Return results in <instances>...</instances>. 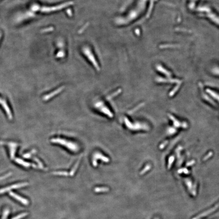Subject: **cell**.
<instances>
[{"label": "cell", "mask_w": 219, "mask_h": 219, "mask_svg": "<svg viewBox=\"0 0 219 219\" xmlns=\"http://www.w3.org/2000/svg\"><path fill=\"white\" fill-rule=\"evenodd\" d=\"M27 213H23L21 215H19L18 216H17L16 217H15L13 219H20L21 218H22L23 217H25V216H27Z\"/></svg>", "instance_id": "277c9868"}, {"label": "cell", "mask_w": 219, "mask_h": 219, "mask_svg": "<svg viewBox=\"0 0 219 219\" xmlns=\"http://www.w3.org/2000/svg\"><path fill=\"white\" fill-rule=\"evenodd\" d=\"M0 105H2L3 108L4 109L5 113H6L7 115L8 116L9 119L10 120H12L13 119V115L9 107L7 101L4 99H3L1 97H0Z\"/></svg>", "instance_id": "6da1fadb"}, {"label": "cell", "mask_w": 219, "mask_h": 219, "mask_svg": "<svg viewBox=\"0 0 219 219\" xmlns=\"http://www.w3.org/2000/svg\"><path fill=\"white\" fill-rule=\"evenodd\" d=\"M28 184L26 183H22L16 184H13L12 185L10 186L4 188L0 189V194H3L6 193L7 192L9 191L10 190L15 189H18L20 188L24 187L25 186H27Z\"/></svg>", "instance_id": "7a4b0ae2"}, {"label": "cell", "mask_w": 219, "mask_h": 219, "mask_svg": "<svg viewBox=\"0 0 219 219\" xmlns=\"http://www.w3.org/2000/svg\"><path fill=\"white\" fill-rule=\"evenodd\" d=\"M9 194L12 197L14 198L15 199L17 200L18 201L21 202L22 204L25 205H27L28 204H29V201L25 198H24L21 196H19L18 194H16L15 193L13 192H9Z\"/></svg>", "instance_id": "3957f363"}]
</instances>
